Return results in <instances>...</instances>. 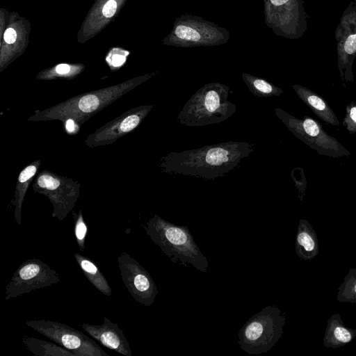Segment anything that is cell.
<instances>
[{"instance_id":"cell-12","label":"cell","mask_w":356,"mask_h":356,"mask_svg":"<svg viewBox=\"0 0 356 356\" xmlns=\"http://www.w3.org/2000/svg\"><path fill=\"white\" fill-rule=\"evenodd\" d=\"M334 38L341 79L343 82H353V65L356 58V0H352L344 10Z\"/></svg>"},{"instance_id":"cell-7","label":"cell","mask_w":356,"mask_h":356,"mask_svg":"<svg viewBox=\"0 0 356 356\" xmlns=\"http://www.w3.org/2000/svg\"><path fill=\"white\" fill-rule=\"evenodd\" d=\"M279 311L268 306L252 316L238 332V343L241 348L250 355L268 351L280 334Z\"/></svg>"},{"instance_id":"cell-1","label":"cell","mask_w":356,"mask_h":356,"mask_svg":"<svg viewBox=\"0 0 356 356\" xmlns=\"http://www.w3.org/2000/svg\"><path fill=\"white\" fill-rule=\"evenodd\" d=\"M254 150V145L248 142H222L170 152L161 158L157 165L165 173L213 179L234 170Z\"/></svg>"},{"instance_id":"cell-23","label":"cell","mask_w":356,"mask_h":356,"mask_svg":"<svg viewBox=\"0 0 356 356\" xmlns=\"http://www.w3.org/2000/svg\"><path fill=\"white\" fill-rule=\"evenodd\" d=\"M297 241L299 245L302 246L305 250L311 251L314 248V241L312 237L306 232H300L297 236Z\"/></svg>"},{"instance_id":"cell-24","label":"cell","mask_w":356,"mask_h":356,"mask_svg":"<svg viewBox=\"0 0 356 356\" xmlns=\"http://www.w3.org/2000/svg\"><path fill=\"white\" fill-rule=\"evenodd\" d=\"M336 339L343 343H347L350 341V333L345 328L338 327L334 332Z\"/></svg>"},{"instance_id":"cell-26","label":"cell","mask_w":356,"mask_h":356,"mask_svg":"<svg viewBox=\"0 0 356 356\" xmlns=\"http://www.w3.org/2000/svg\"><path fill=\"white\" fill-rule=\"evenodd\" d=\"M71 72V67L65 63H61L56 66L55 72L60 76L67 75Z\"/></svg>"},{"instance_id":"cell-11","label":"cell","mask_w":356,"mask_h":356,"mask_svg":"<svg viewBox=\"0 0 356 356\" xmlns=\"http://www.w3.org/2000/svg\"><path fill=\"white\" fill-rule=\"evenodd\" d=\"M60 280L57 271L44 261L37 259L26 260L17 268L6 286L5 300L51 286Z\"/></svg>"},{"instance_id":"cell-8","label":"cell","mask_w":356,"mask_h":356,"mask_svg":"<svg viewBox=\"0 0 356 356\" xmlns=\"http://www.w3.org/2000/svg\"><path fill=\"white\" fill-rule=\"evenodd\" d=\"M264 22L273 33L290 40L300 38L307 28L303 0H263Z\"/></svg>"},{"instance_id":"cell-21","label":"cell","mask_w":356,"mask_h":356,"mask_svg":"<svg viewBox=\"0 0 356 356\" xmlns=\"http://www.w3.org/2000/svg\"><path fill=\"white\" fill-rule=\"evenodd\" d=\"M72 217L74 222V232L76 241L79 250L83 251L85 250V241L88 228L83 219L81 209L79 210L78 213L73 211Z\"/></svg>"},{"instance_id":"cell-3","label":"cell","mask_w":356,"mask_h":356,"mask_svg":"<svg viewBox=\"0 0 356 356\" xmlns=\"http://www.w3.org/2000/svg\"><path fill=\"white\" fill-rule=\"evenodd\" d=\"M146 234L173 263L191 265L206 273L209 263L195 243L186 226L175 225L158 215L153 216L144 226Z\"/></svg>"},{"instance_id":"cell-9","label":"cell","mask_w":356,"mask_h":356,"mask_svg":"<svg viewBox=\"0 0 356 356\" xmlns=\"http://www.w3.org/2000/svg\"><path fill=\"white\" fill-rule=\"evenodd\" d=\"M35 193L47 197L53 205L51 217L63 220L74 207L80 194V184L47 170L40 172L34 179Z\"/></svg>"},{"instance_id":"cell-15","label":"cell","mask_w":356,"mask_h":356,"mask_svg":"<svg viewBox=\"0 0 356 356\" xmlns=\"http://www.w3.org/2000/svg\"><path fill=\"white\" fill-rule=\"evenodd\" d=\"M81 326L85 332L104 346L123 355L131 356L132 353L128 340L118 323H113L108 318L104 317L102 325L83 323Z\"/></svg>"},{"instance_id":"cell-5","label":"cell","mask_w":356,"mask_h":356,"mask_svg":"<svg viewBox=\"0 0 356 356\" xmlns=\"http://www.w3.org/2000/svg\"><path fill=\"white\" fill-rule=\"evenodd\" d=\"M229 31L200 16L181 15L170 33L163 39L165 45L178 47H212L227 43Z\"/></svg>"},{"instance_id":"cell-10","label":"cell","mask_w":356,"mask_h":356,"mask_svg":"<svg viewBox=\"0 0 356 356\" xmlns=\"http://www.w3.org/2000/svg\"><path fill=\"white\" fill-rule=\"evenodd\" d=\"M26 324L74 356H108L103 348L83 332L64 323L47 320H32Z\"/></svg>"},{"instance_id":"cell-25","label":"cell","mask_w":356,"mask_h":356,"mask_svg":"<svg viewBox=\"0 0 356 356\" xmlns=\"http://www.w3.org/2000/svg\"><path fill=\"white\" fill-rule=\"evenodd\" d=\"M117 9V3L114 0L108 1L104 6L102 13L106 17H113Z\"/></svg>"},{"instance_id":"cell-16","label":"cell","mask_w":356,"mask_h":356,"mask_svg":"<svg viewBox=\"0 0 356 356\" xmlns=\"http://www.w3.org/2000/svg\"><path fill=\"white\" fill-rule=\"evenodd\" d=\"M292 88L298 97L321 120L333 126L339 125L337 115L323 97L301 85L296 84Z\"/></svg>"},{"instance_id":"cell-13","label":"cell","mask_w":356,"mask_h":356,"mask_svg":"<svg viewBox=\"0 0 356 356\" xmlns=\"http://www.w3.org/2000/svg\"><path fill=\"white\" fill-rule=\"evenodd\" d=\"M118 262L122 280L133 298L145 306L152 305L159 291L149 273L125 252Z\"/></svg>"},{"instance_id":"cell-19","label":"cell","mask_w":356,"mask_h":356,"mask_svg":"<svg viewBox=\"0 0 356 356\" xmlns=\"http://www.w3.org/2000/svg\"><path fill=\"white\" fill-rule=\"evenodd\" d=\"M22 341L27 349L37 356H74L73 353L56 343L29 336L24 337Z\"/></svg>"},{"instance_id":"cell-30","label":"cell","mask_w":356,"mask_h":356,"mask_svg":"<svg viewBox=\"0 0 356 356\" xmlns=\"http://www.w3.org/2000/svg\"><path fill=\"white\" fill-rule=\"evenodd\" d=\"M355 291H356V285H355Z\"/></svg>"},{"instance_id":"cell-2","label":"cell","mask_w":356,"mask_h":356,"mask_svg":"<svg viewBox=\"0 0 356 356\" xmlns=\"http://www.w3.org/2000/svg\"><path fill=\"white\" fill-rule=\"evenodd\" d=\"M152 75H145L126 82L85 92L72 97L42 111H37L29 118V121L57 120L63 122L72 120L79 127L91 116L127 93L135 87L149 79Z\"/></svg>"},{"instance_id":"cell-29","label":"cell","mask_w":356,"mask_h":356,"mask_svg":"<svg viewBox=\"0 0 356 356\" xmlns=\"http://www.w3.org/2000/svg\"><path fill=\"white\" fill-rule=\"evenodd\" d=\"M125 61V56L123 55L115 54L111 60V63L114 67L122 65Z\"/></svg>"},{"instance_id":"cell-4","label":"cell","mask_w":356,"mask_h":356,"mask_svg":"<svg viewBox=\"0 0 356 356\" xmlns=\"http://www.w3.org/2000/svg\"><path fill=\"white\" fill-rule=\"evenodd\" d=\"M229 88L218 82L204 85L185 103L176 122L187 127H202L222 122L236 111L228 100Z\"/></svg>"},{"instance_id":"cell-14","label":"cell","mask_w":356,"mask_h":356,"mask_svg":"<svg viewBox=\"0 0 356 356\" xmlns=\"http://www.w3.org/2000/svg\"><path fill=\"white\" fill-rule=\"evenodd\" d=\"M153 106L152 104L142 105L131 108L88 135L85 140L86 145L93 148L113 143L134 131Z\"/></svg>"},{"instance_id":"cell-18","label":"cell","mask_w":356,"mask_h":356,"mask_svg":"<svg viewBox=\"0 0 356 356\" xmlns=\"http://www.w3.org/2000/svg\"><path fill=\"white\" fill-rule=\"evenodd\" d=\"M74 257L88 280L104 295L111 296V287L94 261L79 253H74Z\"/></svg>"},{"instance_id":"cell-22","label":"cell","mask_w":356,"mask_h":356,"mask_svg":"<svg viewBox=\"0 0 356 356\" xmlns=\"http://www.w3.org/2000/svg\"><path fill=\"white\" fill-rule=\"evenodd\" d=\"M343 125L351 134H356V102H350L346 108Z\"/></svg>"},{"instance_id":"cell-28","label":"cell","mask_w":356,"mask_h":356,"mask_svg":"<svg viewBox=\"0 0 356 356\" xmlns=\"http://www.w3.org/2000/svg\"><path fill=\"white\" fill-rule=\"evenodd\" d=\"M65 130L70 134H72L74 131L76 133L79 131V126L72 120H67L64 122Z\"/></svg>"},{"instance_id":"cell-20","label":"cell","mask_w":356,"mask_h":356,"mask_svg":"<svg viewBox=\"0 0 356 356\" xmlns=\"http://www.w3.org/2000/svg\"><path fill=\"white\" fill-rule=\"evenodd\" d=\"M241 76L249 90L255 97H278L284 92L282 89L265 79L245 72H243Z\"/></svg>"},{"instance_id":"cell-6","label":"cell","mask_w":356,"mask_h":356,"mask_svg":"<svg viewBox=\"0 0 356 356\" xmlns=\"http://www.w3.org/2000/svg\"><path fill=\"white\" fill-rule=\"evenodd\" d=\"M275 113L296 138L318 154L333 158L350 155V152L334 137L328 135L314 118L304 115L302 119H299L280 108H275Z\"/></svg>"},{"instance_id":"cell-27","label":"cell","mask_w":356,"mask_h":356,"mask_svg":"<svg viewBox=\"0 0 356 356\" xmlns=\"http://www.w3.org/2000/svg\"><path fill=\"white\" fill-rule=\"evenodd\" d=\"M16 38L17 33L13 29L8 28L6 30L4 33V40L7 43L13 44L16 40Z\"/></svg>"},{"instance_id":"cell-17","label":"cell","mask_w":356,"mask_h":356,"mask_svg":"<svg viewBox=\"0 0 356 356\" xmlns=\"http://www.w3.org/2000/svg\"><path fill=\"white\" fill-rule=\"evenodd\" d=\"M41 161L35 160L24 168L19 173L12 205L15 207V218L19 225H22V209L24 196L34 176L40 166Z\"/></svg>"}]
</instances>
